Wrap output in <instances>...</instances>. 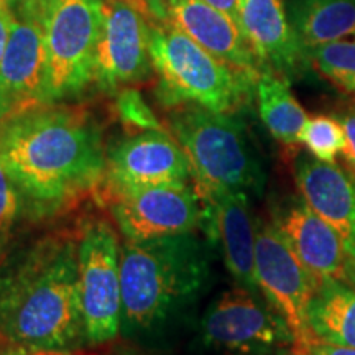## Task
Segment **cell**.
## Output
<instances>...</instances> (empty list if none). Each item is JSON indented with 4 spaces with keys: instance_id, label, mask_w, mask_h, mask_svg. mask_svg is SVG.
Instances as JSON below:
<instances>
[{
    "instance_id": "cell-1",
    "label": "cell",
    "mask_w": 355,
    "mask_h": 355,
    "mask_svg": "<svg viewBox=\"0 0 355 355\" xmlns=\"http://www.w3.org/2000/svg\"><path fill=\"white\" fill-rule=\"evenodd\" d=\"M0 162L35 216L71 207L99 188L107 153L84 109L40 104L0 122Z\"/></svg>"
},
{
    "instance_id": "cell-2",
    "label": "cell",
    "mask_w": 355,
    "mask_h": 355,
    "mask_svg": "<svg viewBox=\"0 0 355 355\" xmlns=\"http://www.w3.org/2000/svg\"><path fill=\"white\" fill-rule=\"evenodd\" d=\"M79 237L38 241L0 275V337L19 350H64L84 339Z\"/></svg>"
},
{
    "instance_id": "cell-3",
    "label": "cell",
    "mask_w": 355,
    "mask_h": 355,
    "mask_svg": "<svg viewBox=\"0 0 355 355\" xmlns=\"http://www.w3.org/2000/svg\"><path fill=\"white\" fill-rule=\"evenodd\" d=\"M209 279L206 247L193 232L121 247L122 322L148 331L193 303Z\"/></svg>"
},
{
    "instance_id": "cell-4",
    "label": "cell",
    "mask_w": 355,
    "mask_h": 355,
    "mask_svg": "<svg viewBox=\"0 0 355 355\" xmlns=\"http://www.w3.org/2000/svg\"><path fill=\"white\" fill-rule=\"evenodd\" d=\"M150 58L159 81L158 97L168 107L193 104L232 114L259 79L211 55L166 19L150 21Z\"/></svg>"
},
{
    "instance_id": "cell-5",
    "label": "cell",
    "mask_w": 355,
    "mask_h": 355,
    "mask_svg": "<svg viewBox=\"0 0 355 355\" xmlns=\"http://www.w3.org/2000/svg\"><path fill=\"white\" fill-rule=\"evenodd\" d=\"M171 135L183 146L199 194L243 191L261 194L265 175L245 127L232 114L183 104L168 119Z\"/></svg>"
},
{
    "instance_id": "cell-6",
    "label": "cell",
    "mask_w": 355,
    "mask_h": 355,
    "mask_svg": "<svg viewBox=\"0 0 355 355\" xmlns=\"http://www.w3.org/2000/svg\"><path fill=\"white\" fill-rule=\"evenodd\" d=\"M101 0H44L42 104L76 97L94 83Z\"/></svg>"
},
{
    "instance_id": "cell-7",
    "label": "cell",
    "mask_w": 355,
    "mask_h": 355,
    "mask_svg": "<svg viewBox=\"0 0 355 355\" xmlns=\"http://www.w3.org/2000/svg\"><path fill=\"white\" fill-rule=\"evenodd\" d=\"M201 339L222 355H279L296 347L295 336L260 293L235 285L202 314Z\"/></svg>"
},
{
    "instance_id": "cell-8",
    "label": "cell",
    "mask_w": 355,
    "mask_h": 355,
    "mask_svg": "<svg viewBox=\"0 0 355 355\" xmlns=\"http://www.w3.org/2000/svg\"><path fill=\"white\" fill-rule=\"evenodd\" d=\"M121 242L109 220L87 222L79 234L78 282L84 339L104 344L122 326Z\"/></svg>"
},
{
    "instance_id": "cell-9",
    "label": "cell",
    "mask_w": 355,
    "mask_h": 355,
    "mask_svg": "<svg viewBox=\"0 0 355 355\" xmlns=\"http://www.w3.org/2000/svg\"><path fill=\"white\" fill-rule=\"evenodd\" d=\"M104 198L127 241L188 234L204 217L202 199L191 183L121 184L104 180Z\"/></svg>"
},
{
    "instance_id": "cell-10",
    "label": "cell",
    "mask_w": 355,
    "mask_h": 355,
    "mask_svg": "<svg viewBox=\"0 0 355 355\" xmlns=\"http://www.w3.org/2000/svg\"><path fill=\"white\" fill-rule=\"evenodd\" d=\"M255 278L263 300L285 319L295 336V350H304L313 343L306 311L318 282L277 225L260 219H257Z\"/></svg>"
},
{
    "instance_id": "cell-11",
    "label": "cell",
    "mask_w": 355,
    "mask_h": 355,
    "mask_svg": "<svg viewBox=\"0 0 355 355\" xmlns=\"http://www.w3.org/2000/svg\"><path fill=\"white\" fill-rule=\"evenodd\" d=\"M148 10L137 0H101L94 83L104 91L146 81L152 74Z\"/></svg>"
},
{
    "instance_id": "cell-12",
    "label": "cell",
    "mask_w": 355,
    "mask_h": 355,
    "mask_svg": "<svg viewBox=\"0 0 355 355\" xmlns=\"http://www.w3.org/2000/svg\"><path fill=\"white\" fill-rule=\"evenodd\" d=\"M10 37L0 61V122L42 104L44 0L8 3Z\"/></svg>"
},
{
    "instance_id": "cell-13",
    "label": "cell",
    "mask_w": 355,
    "mask_h": 355,
    "mask_svg": "<svg viewBox=\"0 0 355 355\" xmlns=\"http://www.w3.org/2000/svg\"><path fill=\"white\" fill-rule=\"evenodd\" d=\"M105 181L121 184L191 183L193 168L175 137L163 128L145 130L110 148Z\"/></svg>"
},
{
    "instance_id": "cell-14",
    "label": "cell",
    "mask_w": 355,
    "mask_h": 355,
    "mask_svg": "<svg viewBox=\"0 0 355 355\" xmlns=\"http://www.w3.org/2000/svg\"><path fill=\"white\" fill-rule=\"evenodd\" d=\"M273 224L316 282L355 278V263L345 252L340 237L303 198H290L283 202Z\"/></svg>"
},
{
    "instance_id": "cell-15",
    "label": "cell",
    "mask_w": 355,
    "mask_h": 355,
    "mask_svg": "<svg viewBox=\"0 0 355 355\" xmlns=\"http://www.w3.org/2000/svg\"><path fill=\"white\" fill-rule=\"evenodd\" d=\"M239 26L260 71H273L290 81L309 69L308 50L291 28L283 0H243Z\"/></svg>"
},
{
    "instance_id": "cell-16",
    "label": "cell",
    "mask_w": 355,
    "mask_h": 355,
    "mask_svg": "<svg viewBox=\"0 0 355 355\" xmlns=\"http://www.w3.org/2000/svg\"><path fill=\"white\" fill-rule=\"evenodd\" d=\"M209 220V234L219 241L224 263L235 285L259 291L255 278L257 219L243 191L199 194Z\"/></svg>"
},
{
    "instance_id": "cell-17",
    "label": "cell",
    "mask_w": 355,
    "mask_h": 355,
    "mask_svg": "<svg viewBox=\"0 0 355 355\" xmlns=\"http://www.w3.org/2000/svg\"><path fill=\"white\" fill-rule=\"evenodd\" d=\"M295 181L301 198L336 230L355 263V176L334 162L301 153L295 162Z\"/></svg>"
},
{
    "instance_id": "cell-18",
    "label": "cell",
    "mask_w": 355,
    "mask_h": 355,
    "mask_svg": "<svg viewBox=\"0 0 355 355\" xmlns=\"http://www.w3.org/2000/svg\"><path fill=\"white\" fill-rule=\"evenodd\" d=\"M163 15L206 51L232 68L259 76L260 64L242 30L204 0H162Z\"/></svg>"
},
{
    "instance_id": "cell-19",
    "label": "cell",
    "mask_w": 355,
    "mask_h": 355,
    "mask_svg": "<svg viewBox=\"0 0 355 355\" xmlns=\"http://www.w3.org/2000/svg\"><path fill=\"white\" fill-rule=\"evenodd\" d=\"M306 322L313 340L355 347V278L318 282Z\"/></svg>"
},
{
    "instance_id": "cell-20",
    "label": "cell",
    "mask_w": 355,
    "mask_h": 355,
    "mask_svg": "<svg viewBox=\"0 0 355 355\" xmlns=\"http://www.w3.org/2000/svg\"><path fill=\"white\" fill-rule=\"evenodd\" d=\"M286 15L306 50L355 40V0H288Z\"/></svg>"
},
{
    "instance_id": "cell-21",
    "label": "cell",
    "mask_w": 355,
    "mask_h": 355,
    "mask_svg": "<svg viewBox=\"0 0 355 355\" xmlns=\"http://www.w3.org/2000/svg\"><path fill=\"white\" fill-rule=\"evenodd\" d=\"M260 119L273 139L286 146L300 144L308 114L293 96L290 83L273 71L261 69L255 83Z\"/></svg>"
},
{
    "instance_id": "cell-22",
    "label": "cell",
    "mask_w": 355,
    "mask_h": 355,
    "mask_svg": "<svg viewBox=\"0 0 355 355\" xmlns=\"http://www.w3.org/2000/svg\"><path fill=\"white\" fill-rule=\"evenodd\" d=\"M308 55L324 78L355 96V40L319 44L309 48Z\"/></svg>"
},
{
    "instance_id": "cell-23",
    "label": "cell",
    "mask_w": 355,
    "mask_h": 355,
    "mask_svg": "<svg viewBox=\"0 0 355 355\" xmlns=\"http://www.w3.org/2000/svg\"><path fill=\"white\" fill-rule=\"evenodd\" d=\"M300 144H303L311 157L319 162H336L345 145L343 123L331 115H314L306 122Z\"/></svg>"
},
{
    "instance_id": "cell-24",
    "label": "cell",
    "mask_w": 355,
    "mask_h": 355,
    "mask_svg": "<svg viewBox=\"0 0 355 355\" xmlns=\"http://www.w3.org/2000/svg\"><path fill=\"white\" fill-rule=\"evenodd\" d=\"M119 119L123 125L130 130L145 132V130H162V123L158 122L157 115L152 112L144 97L137 89H122L115 102Z\"/></svg>"
},
{
    "instance_id": "cell-25",
    "label": "cell",
    "mask_w": 355,
    "mask_h": 355,
    "mask_svg": "<svg viewBox=\"0 0 355 355\" xmlns=\"http://www.w3.org/2000/svg\"><path fill=\"white\" fill-rule=\"evenodd\" d=\"M21 199L19 189L8 176L6 166L0 162V245H3L8 232L21 209Z\"/></svg>"
},
{
    "instance_id": "cell-26",
    "label": "cell",
    "mask_w": 355,
    "mask_h": 355,
    "mask_svg": "<svg viewBox=\"0 0 355 355\" xmlns=\"http://www.w3.org/2000/svg\"><path fill=\"white\" fill-rule=\"evenodd\" d=\"M339 121L343 123L345 133V145L343 155L345 162H347L352 168H355V109L347 110Z\"/></svg>"
},
{
    "instance_id": "cell-27",
    "label": "cell",
    "mask_w": 355,
    "mask_h": 355,
    "mask_svg": "<svg viewBox=\"0 0 355 355\" xmlns=\"http://www.w3.org/2000/svg\"><path fill=\"white\" fill-rule=\"evenodd\" d=\"M12 25V10L7 0H0V61L6 53L8 37H10Z\"/></svg>"
},
{
    "instance_id": "cell-28",
    "label": "cell",
    "mask_w": 355,
    "mask_h": 355,
    "mask_svg": "<svg viewBox=\"0 0 355 355\" xmlns=\"http://www.w3.org/2000/svg\"><path fill=\"white\" fill-rule=\"evenodd\" d=\"M304 350L309 355H355V347H344V345L327 344L321 340H313Z\"/></svg>"
},
{
    "instance_id": "cell-29",
    "label": "cell",
    "mask_w": 355,
    "mask_h": 355,
    "mask_svg": "<svg viewBox=\"0 0 355 355\" xmlns=\"http://www.w3.org/2000/svg\"><path fill=\"white\" fill-rule=\"evenodd\" d=\"M204 2H207L209 6L217 8V10L225 13L229 19H232L235 24L239 25V20H241V8H242L243 0H204ZM239 28H241V26H239Z\"/></svg>"
},
{
    "instance_id": "cell-30",
    "label": "cell",
    "mask_w": 355,
    "mask_h": 355,
    "mask_svg": "<svg viewBox=\"0 0 355 355\" xmlns=\"http://www.w3.org/2000/svg\"><path fill=\"white\" fill-rule=\"evenodd\" d=\"M20 355H74L66 350H56V349H46V350H20Z\"/></svg>"
},
{
    "instance_id": "cell-31",
    "label": "cell",
    "mask_w": 355,
    "mask_h": 355,
    "mask_svg": "<svg viewBox=\"0 0 355 355\" xmlns=\"http://www.w3.org/2000/svg\"><path fill=\"white\" fill-rule=\"evenodd\" d=\"M293 355H309L306 350H293Z\"/></svg>"
},
{
    "instance_id": "cell-32",
    "label": "cell",
    "mask_w": 355,
    "mask_h": 355,
    "mask_svg": "<svg viewBox=\"0 0 355 355\" xmlns=\"http://www.w3.org/2000/svg\"><path fill=\"white\" fill-rule=\"evenodd\" d=\"M8 3H17V2H24V0H7Z\"/></svg>"
},
{
    "instance_id": "cell-33",
    "label": "cell",
    "mask_w": 355,
    "mask_h": 355,
    "mask_svg": "<svg viewBox=\"0 0 355 355\" xmlns=\"http://www.w3.org/2000/svg\"><path fill=\"white\" fill-rule=\"evenodd\" d=\"M137 2H140V3H144V6L146 7V3H148V0H137Z\"/></svg>"
},
{
    "instance_id": "cell-34",
    "label": "cell",
    "mask_w": 355,
    "mask_h": 355,
    "mask_svg": "<svg viewBox=\"0 0 355 355\" xmlns=\"http://www.w3.org/2000/svg\"><path fill=\"white\" fill-rule=\"evenodd\" d=\"M2 255H3L2 254V245H0V260H2Z\"/></svg>"
}]
</instances>
